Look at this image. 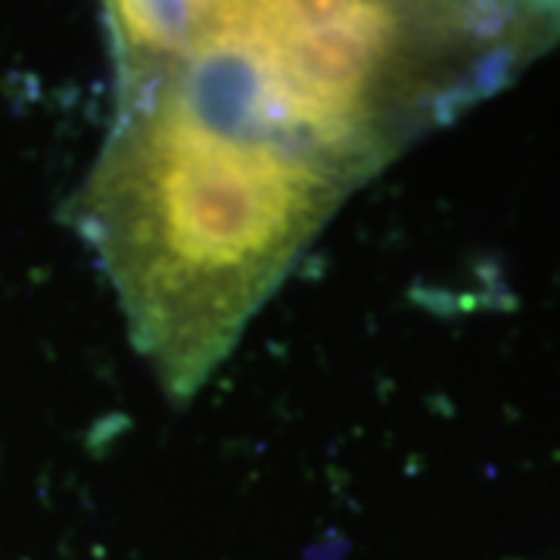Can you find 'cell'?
I'll list each match as a JSON object with an SVG mask.
<instances>
[{
	"mask_svg": "<svg viewBox=\"0 0 560 560\" xmlns=\"http://www.w3.org/2000/svg\"><path fill=\"white\" fill-rule=\"evenodd\" d=\"M116 113L69 200L190 401L340 206L560 47V0H101Z\"/></svg>",
	"mask_w": 560,
	"mask_h": 560,
	"instance_id": "cell-1",
	"label": "cell"
}]
</instances>
